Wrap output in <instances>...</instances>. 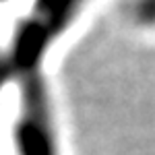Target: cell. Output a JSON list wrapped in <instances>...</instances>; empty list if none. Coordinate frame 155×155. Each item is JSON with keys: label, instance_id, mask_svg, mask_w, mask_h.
Listing matches in <instances>:
<instances>
[{"label": "cell", "instance_id": "1", "mask_svg": "<svg viewBox=\"0 0 155 155\" xmlns=\"http://www.w3.org/2000/svg\"><path fill=\"white\" fill-rule=\"evenodd\" d=\"M15 143L19 155H54L52 126H50L46 99L41 95L39 85L33 83L25 91L23 114L15 126Z\"/></svg>", "mask_w": 155, "mask_h": 155}, {"label": "cell", "instance_id": "2", "mask_svg": "<svg viewBox=\"0 0 155 155\" xmlns=\"http://www.w3.org/2000/svg\"><path fill=\"white\" fill-rule=\"evenodd\" d=\"M0 87H2V77H0Z\"/></svg>", "mask_w": 155, "mask_h": 155}]
</instances>
